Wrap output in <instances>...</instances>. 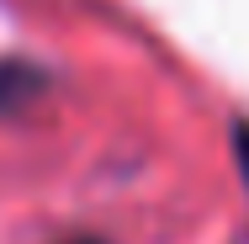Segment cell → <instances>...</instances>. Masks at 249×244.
Segmentation results:
<instances>
[{
  "instance_id": "cell-1",
  "label": "cell",
  "mask_w": 249,
  "mask_h": 244,
  "mask_svg": "<svg viewBox=\"0 0 249 244\" xmlns=\"http://www.w3.org/2000/svg\"><path fill=\"white\" fill-rule=\"evenodd\" d=\"M239 154H244V170H249V128H239Z\"/></svg>"
},
{
  "instance_id": "cell-2",
  "label": "cell",
  "mask_w": 249,
  "mask_h": 244,
  "mask_svg": "<svg viewBox=\"0 0 249 244\" xmlns=\"http://www.w3.org/2000/svg\"><path fill=\"white\" fill-rule=\"evenodd\" d=\"M74 244H101V239H74Z\"/></svg>"
}]
</instances>
